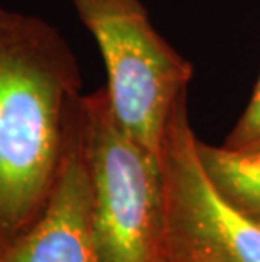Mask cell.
Listing matches in <instances>:
<instances>
[{
	"mask_svg": "<svg viewBox=\"0 0 260 262\" xmlns=\"http://www.w3.org/2000/svg\"><path fill=\"white\" fill-rule=\"evenodd\" d=\"M81 130L102 262H156L166 215L159 159L119 125L105 88L81 97Z\"/></svg>",
	"mask_w": 260,
	"mask_h": 262,
	"instance_id": "cell-2",
	"label": "cell"
},
{
	"mask_svg": "<svg viewBox=\"0 0 260 262\" xmlns=\"http://www.w3.org/2000/svg\"><path fill=\"white\" fill-rule=\"evenodd\" d=\"M166 215L231 262H260V219L231 203L208 176L187 119V93L171 110L160 144Z\"/></svg>",
	"mask_w": 260,
	"mask_h": 262,
	"instance_id": "cell-4",
	"label": "cell"
},
{
	"mask_svg": "<svg viewBox=\"0 0 260 262\" xmlns=\"http://www.w3.org/2000/svg\"><path fill=\"white\" fill-rule=\"evenodd\" d=\"M81 97L73 105L61 166L41 213L0 262H102L93 230L91 185L81 130Z\"/></svg>",
	"mask_w": 260,
	"mask_h": 262,
	"instance_id": "cell-5",
	"label": "cell"
},
{
	"mask_svg": "<svg viewBox=\"0 0 260 262\" xmlns=\"http://www.w3.org/2000/svg\"><path fill=\"white\" fill-rule=\"evenodd\" d=\"M162 254L166 262H231L198 233L164 215Z\"/></svg>",
	"mask_w": 260,
	"mask_h": 262,
	"instance_id": "cell-7",
	"label": "cell"
},
{
	"mask_svg": "<svg viewBox=\"0 0 260 262\" xmlns=\"http://www.w3.org/2000/svg\"><path fill=\"white\" fill-rule=\"evenodd\" d=\"M80 88L78 61L56 27L0 5V249L51 193Z\"/></svg>",
	"mask_w": 260,
	"mask_h": 262,
	"instance_id": "cell-1",
	"label": "cell"
},
{
	"mask_svg": "<svg viewBox=\"0 0 260 262\" xmlns=\"http://www.w3.org/2000/svg\"><path fill=\"white\" fill-rule=\"evenodd\" d=\"M71 2L100 49L115 120L159 159L166 124L187 93L193 64L159 34L142 0Z\"/></svg>",
	"mask_w": 260,
	"mask_h": 262,
	"instance_id": "cell-3",
	"label": "cell"
},
{
	"mask_svg": "<svg viewBox=\"0 0 260 262\" xmlns=\"http://www.w3.org/2000/svg\"><path fill=\"white\" fill-rule=\"evenodd\" d=\"M156 262H166V259H164V254H162V250H160V255H159V259H157Z\"/></svg>",
	"mask_w": 260,
	"mask_h": 262,
	"instance_id": "cell-9",
	"label": "cell"
},
{
	"mask_svg": "<svg viewBox=\"0 0 260 262\" xmlns=\"http://www.w3.org/2000/svg\"><path fill=\"white\" fill-rule=\"evenodd\" d=\"M223 146L240 150L260 147V78L247 108L243 110Z\"/></svg>",
	"mask_w": 260,
	"mask_h": 262,
	"instance_id": "cell-8",
	"label": "cell"
},
{
	"mask_svg": "<svg viewBox=\"0 0 260 262\" xmlns=\"http://www.w3.org/2000/svg\"><path fill=\"white\" fill-rule=\"evenodd\" d=\"M208 176L231 203L260 219V147L230 149L198 141Z\"/></svg>",
	"mask_w": 260,
	"mask_h": 262,
	"instance_id": "cell-6",
	"label": "cell"
}]
</instances>
